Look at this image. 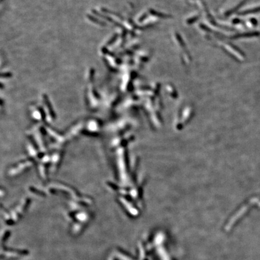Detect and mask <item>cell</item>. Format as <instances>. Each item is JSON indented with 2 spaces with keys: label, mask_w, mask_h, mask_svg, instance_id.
Masks as SVG:
<instances>
[{
  "label": "cell",
  "mask_w": 260,
  "mask_h": 260,
  "mask_svg": "<svg viewBox=\"0 0 260 260\" xmlns=\"http://www.w3.org/2000/svg\"><path fill=\"white\" fill-rule=\"evenodd\" d=\"M4 254H5V257H8V258H17L19 257L20 255H24V252H21V251H6L4 252Z\"/></svg>",
  "instance_id": "4"
},
{
  "label": "cell",
  "mask_w": 260,
  "mask_h": 260,
  "mask_svg": "<svg viewBox=\"0 0 260 260\" xmlns=\"http://www.w3.org/2000/svg\"><path fill=\"white\" fill-rule=\"evenodd\" d=\"M99 123L96 121H91L88 123L86 129L89 131L90 134H97L98 131H99Z\"/></svg>",
  "instance_id": "3"
},
{
  "label": "cell",
  "mask_w": 260,
  "mask_h": 260,
  "mask_svg": "<svg viewBox=\"0 0 260 260\" xmlns=\"http://www.w3.org/2000/svg\"><path fill=\"white\" fill-rule=\"evenodd\" d=\"M86 225L79 223L77 222H74L72 227L71 228V232L73 236H78L80 234L82 231L84 230Z\"/></svg>",
  "instance_id": "1"
},
{
  "label": "cell",
  "mask_w": 260,
  "mask_h": 260,
  "mask_svg": "<svg viewBox=\"0 0 260 260\" xmlns=\"http://www.w3.org/2000/svg\"><path fill=\"white\" fill-rule=\"evenodd\" d=\"M62 157V152L61 151H58L54 154L53 160H51V168L52 171H53L57 169V167L61 161Z\"/></svg>",
  "instance_id": "2"
}]
</instances>
